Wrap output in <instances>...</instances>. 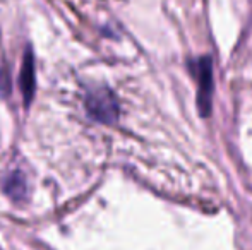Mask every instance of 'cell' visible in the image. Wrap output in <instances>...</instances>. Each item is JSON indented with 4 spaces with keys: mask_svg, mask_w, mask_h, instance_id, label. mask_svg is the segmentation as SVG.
Returning <instances> with one entry per match:
<instances>
[{
    "mask_svg": "<svg viewBox=\"0 0 252 250\" xmlns=\"http://www.w3.org/2000/svg\"><path fill=\"white\" fill-rule=\"evenodd\" d=\"M84 107H86L90 117L101 124H112L119 117V103H117L113 93H110L106 87L90 91L86 94Z\"/></svg>",
    "mask_w": 252,
    "mask_h": 250,
    "instance_id": "1",
    "label": "cell"
},
{
    "mask_svg": "<svg viewBox=\"0 0 252 250\" xmlns=\"http://www.w3.org/2000/svg\"><path fill=\"white\" fill-rule=\"evenodd\" d=\"M197 79H199V107H204V115L209 111V98H211V62L209 58H199L197 60Z\"/></svg>",
    "mask_w": 252,
    "mask_h": 250,
    "instance_id": "2",
    "label": "cell"
},
{
    "mask_svg": "<svg viewBox=\"0 0 252 250\" xmlns=\"http://www.w3.org/2000/svg\"><path fill=\"white\" fill-rule=\"evenodd\" d=\"M34 58H33V52L28 48L26 54H24V60L23 67H21V76H19V84H21V91L24 94V100L26 103H30L31 98L34 93Z\"/></svg>",
    "mask_w": 252,
    "mask_h": 250,
    "instance_id": "3",
    "label": "cell"
},
{
    "mask_svg": "<svg viewBox=\"0 0 252 250\" xmlns=\"http://www.w3.org/2000/svg\"><path fill=\"white\" fill-rule=\"evenodd\" d=\"M3 190L12 199H23L24 194H26V180L19 171H14L3 182Z\"/></svg>",
    "mask_w": 252,
    "mask_h": 250,
    "instance_id": "4",
    "label": "cell"
},
{
    "mask_svg": "<svg viewBox=\"0 0 252 250\" xmlns=\"http://www.w3.org/2000/svg\"><path fill=\"white\" fill-rule=\"evenodd\" d=\"M9 76H7V72L3 70V72H0V93H7L9 91Z\"/></svg>",
    "mask_w": 252,
    "mask_h": 250,
    "instance_id": "5",
    "label": "cell"
}]
</instances>
